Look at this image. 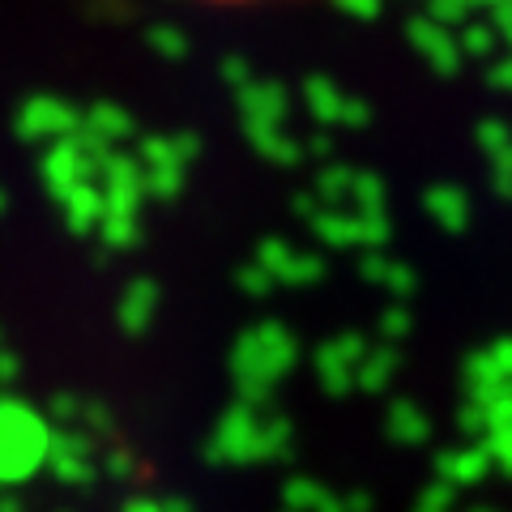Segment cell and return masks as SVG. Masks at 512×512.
<instances>
[{"instance_id": "cell-1", "label": "cell", "mask_w": 512, "mask_h": 512, "mask_svg": "<svg viewBox=\"0 0 512 512\" xmlns=\"http://www.w3.org/2000/svg\"><path fill=\"white\" fill-rule=\"evenodd\" d=\"M205 5H265V0H205Z\"/></svg>"}]
</instances>
